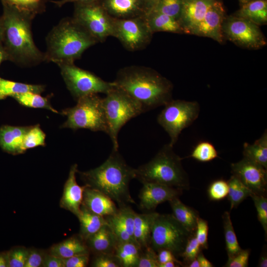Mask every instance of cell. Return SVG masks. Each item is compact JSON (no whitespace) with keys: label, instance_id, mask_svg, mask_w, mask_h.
<instances>
[{"label":"cell","instance_id":"f5cc1de1","mask_svg":"<svg viewBox=\"0 0 267 267\" xmlns=\"http://www.w3.org/2000/svg\"><path fill=\"white\" fill-rule=\"evenodd\" d=\"M42 266L44 267H63L62 259L51 254L45 255Z\"/></svg>","mask_w":267,"mask_h":267},{"label":"cell","instance_id":"44dd1931","mask_svg":"<svg viewBox=\"0 0 267 267\" xmlns=\"http://www.w3.org/2000/svg\"><path fill=\"white\" fill-rule=\"evenodd\" d=\"M31 126L3 125L0 128V146L5 152L13 155L25 152L23 142Z\"/></svg>","mask_w":267,"mask_h":267},{"label":"cell","instance_id":"681fc988","mask_svg":"<svg viewBox=\"0 0 267 267\" xmlns=\"http://www.w3.org/2000/svg\"><path fill=\"white\" fill-rule=\"evenodd\" d=\"M63 267H86L89 261V254H83L62 259Z\"/></svg>","mask_w":267,"mask_h":267},{"label":"cell","instance_id":"9c48e42d","mask_svg":"<svg viewBox=\"0 0 267 267\" xmlns=\"http://www.w3.org/2000/svg\"><path fill=\"white\" fill-rule=\"evenodd\" d=\"M164 106L157 122L169 135V144L174 146L182 131L197 119L200 105L197 101L172 99Z\"/></svg>","mask_w":267,"mask_h":267},{"label":"cell","instance_id":"d590c367","mask_svg":"<svg viewBox=\"0 0 267 267\" xmlns=\"http://www.w3.org/2000/svg\"><path fill=\"white\" fill-rule=\"evenodd\" d=\"M218 156L214 145L211 142L203 141L196 145L189 157L201 162L211 161Z\"/></svg>","mask_w":267,"mask_h":267},{"label":"cell","instance_id":"bcb514c9","mask_svg":"<svg viewBox=\"0 0 267 267\" xmlns=\"http://www.w3.org/2000/svg\"><path fill=\"white\" fill-rule=\"evenodd\" d=\"M94 267H121V265L114 254H97L92 261Z\"/></svg>","mask_w":267,"mask_h":267},{"label":"cell","instance_id":"30bf717a","mask_svg":"<svg viewBox=\"0 0 267 267\" xmlns=\"http://www.w3.org/2000/svg\"><path fill=\"white\" fill-rule=\"evenodd\" d=\"M58 66L68 89L76 100L89 94H106L115 86L114 82H106L94 74L76 66L74 63L62 64Z\"/></svg>","mask_w":267,"mask_h":267},{"label":"cell","instance_id":"60d3db41","mask_svg":"<svg viewBox=\"0 0 267 267\" xmlns=\"http://www.w3.org/2000/svg\"><path fill=\"white\" fill-rule=\"evenodd\" d=\"M201 249L202 248L194 233L188 239L183 252L179 256L183 260L182 262L183 267H186L190 262L195 259L202 251Z\"/></svg>","mask_w":267,"mask_h":267},{"label":"cell","instance_id":"7c38bea8","mask_svg":"<svg viewBox=\"0 0 267 267\" xmlns=\"http://www.w3.org/2000/svg\"><path fill=\"white\" fill-rule=\"evenodd\" d=\"M222 32L224 38L244 48L258 49L267 44L259 26L233 14L225 16L222 24Z\"/></svg>","mask_w":267,"mask_h":267},{"label":"cell","instance_id":"94428289","mask_svg":"<svg viewBox=\"0 0 267 267\" xmlns=\"http://www.w3.org/2000/svg\"><path fill=\"white\" fill-rule=\"evenodd\" d=\"M5 60H7V56L1 44H0V64L2 61Z\"/></svg>","mask_w":267,"mask_h":267},{"label":"cell","instance_id":"e0dca14e","mask_svg":"<svg viewBox=\"0 0 267 267\" xmlns=\"http://www.w3.org/2000/svg\"><path fill=\"white\" fill-rule=\"evenodd\" d=\"M214 1L182 0V8L178 21L184 34H193Z\"/></svg>","mask_w":267,"mask_h":267},{"label":"cell","instance_id":"6125c7cd","mask_svg":"<svg viewBox=\"0 0 267 267\" xmlns=\"http://www.w3.org/2000/svg\"><path fill=\"white\" fill-rule=\"evenodd\" d=\"M187 267H200L199 263L196 258L190 262L186 266Z\"/></svg>","mask_w":267,"mask_h":267},{"label":"cell","instance_id":"f907efd6","mask_svg":"<svg viewBox=\"0 0 267 267\" xmlns=\"http://www.w3.org/2000/svg\"><path fill=\"white\" fill-rule=\"evenodd\" d=\"M44 256L40 251L35 249L29 250L27 260L24 267L42 266Z\"/></svg>","mask_w":267,"mask_h":267},{"label":"cell","instance_id":"8d00e7d4","mask_svg":"<svg viewBox=\"0 0 267 267\" xmlns=\"http://www.w3.org/2000/svg\"><path fill=\"white\" fill-rule=\"evenodd\" d=\"M181 8L182 0H159L150 12L164 14L178 20Z\"/></svg>","mask_w":267,"mask_h":267},{"label":"cell","instance_id":"f35d334b","mask_svg":"<svg viewBox=\"0 0 267 267\" xmlns=\"http://www.w3.org/2000/svg\"><path fill=\"white\" fill-rule=\"evenodd\" d=\"M135 213L130 206L125 205L119 207L118 212L114 215L134 240V231Z\"/></svg>","mask_w":267,"mask_h":267},{"label":"cell","instance_id":"4fadbf2b","mask_svg":"<svg viewBox=\"0 0 267 267\" xmlns=\"http://www.w3.org/2000/svg\"><path fill=\"white\" fill-rule=\"evenodd\" d=\"M153 34L145 15L129 19H115L113 37L129 51L145 48L150 43Z\"/></svg>","mask_w":267,"mask_h":267},{"label":"cell","instance_id":"1f68e13d","mask_svg":"<svg viewBox=\"0 0 267 267\" xmlns=\"http://www.w3.org/2000/svg\"><path fill=\"white\" fill-rule=\"evenodd\" d=\"M228 185L227 198L230 202V210L236 208L253 193L237 177L232 175L227 181Z\"/></svg>","mask_w":267,"mask_h":267},{"label":"cell","instance_id":"03108f58","mask_svg":"<svg viewBox=\"0 0 267 267\" xmlns=\"http://www.w3.org/2000/svg\"></svg>","mask_w":267,"mask_h":267},{"label":"cell","instance_id":"91938a15","mask_svg":"<svg viewBox=\"0 0 267 267\" xmlns=\"http://www.w3.org/2000/svg\"><path fill=\"white\" fill-rule=\"evenodd\" d=\"M180 267L177 263L174 261H169L164 264H161L159 267Z\"/></svg>","mask_w":267,"mask_h":267},{"label":"cell","instance_id":"9a60e30c","mask_svg":"<svg viewBox=\"0 0 267 267\" xmlns=\"http://www.w3.org/2000/svg\"><path fill=\"white\" fill-rule=\"evenodd\" d=\"M225 16L222 2L214 0L192 35L210 38L222 44L224 39L222 24Z\"/></svg>","mask_w":267,"mask_h":267},{"label":"cell","instance_id":"484cf974","mask_svg":"<svg viewBox=\"0 0 267 267\" xmlns=\"http://www.w3.org/2000/svg\"><path fill=\"white\" fill-rule=\"evenodd\" d=\"M77 218L80 223L79 235L85 241L107 223L105 217L91 212L82 205Z\"/></svg>","mask_w":267,"mask_h":267},{"label":"cell","instance_id":"7402d4cb","mask_svg":"<svg viewBox=\"0 0 267 267\" xmlns=\"http://www.w3.org/2000/svg\"><path fill=\"white\" fill-rule=\"evenodd\" d=\"M89 251L97 254H114L118 240L108 223L86 240Z\"/></svg>","mask_w":267,"mask_h":267},{"label":"cell","instance_id":"f546056e","mask_svg":"<svg viewBox=\"0 0 267 267\" xmlns=\"http://www.w3.org/2000/svg\"><path fill=\"white\" fill-rule=\"evenodd\" d=\"M142 248L136 242L129 241L119 243L114 255L121 267H137Z\"/></svg>","mask_w":267,"mask_h":267},{"label":"cell","instance_id":"277c9868","mask_svg":"<svg viewBox=\"0 0 267 267\" xmlns=\"http://www.w3.org/2000/svg\"><path fill=\"white\" fill-rule=\"evenodd\" d=\"M98 42L73 17L62 19L46 38L45 61L58 65L74 63Z\"/></svg>","mask_w":267,"mask_h":267},{"label":"cell","instance_id":"cb8c5ba5","mask_svg":"<svg viewBox=\"0 0 267 267\" xmlns=\"http://www.w3.org/2000/svg\"><path fill=\"white\" fill-rule=\"evenodd\" d=\"M89 249L86 241L80 235L73 236L53 245L50 254L65 259L79 255L89 254Z\"/></svg>","mask_w":267,"mask_h":267},{"label":"cell","instance_id":"e575fe53","mask_svg":"<svg viewBox=\"0 0 267 267\" xmlns=\"http://www.w3.org/2000/svg\"><path fill=\"white\" fill-rule=\"evenodd\" d=\"M1 1L35 17L45 11L47 0H1Z\"/></svg>","mask_w":267,"mask_h":267},{"label":"cell","instance_id":"db71d44e","mask_svg":"<svg viewBox=\"0 0 267 267\" xmlns=\"http://www.w3.org/2000/svg\"><path fill=\"white\" fill-rule=\"evenodd\" d=\"M102 0H51V1L58 7H61L64 4L69 3H92V2H101Z\"/></svg>","mask_w":267,"mask_h":267},{"label":"cell","instance_id":"9f6ffc18","mask_svg":"<svg viewBox=\"0 0 267 267\" xmlns=\"http://www.w3.org/2000/svg\"><path fill=\"white\" fill-rule=\"evenodd\" d=\"M159 0H144L147 10L146 14L153 9Z\"/></svg>","mask_w":267,"mask_h":267},{"label":"cell","instance_id":"6da1fadb","mask_svg":"<svg viewBox=\"0 0 267 267\" xmlns=\"http://www.w3.org/2000/svg\"><path fill=\"white\" fill-rule=\"evenodd\" d=\"M3 24L1 45L7 60L21 67H31L45 61L44 53L37 47L32 33V15L1 2Z\"/></svg>","mask_w":267,"mask_h":267},{"label":"cell","instance_id":"ac0fdd59","mask_svg":"<svg viewBox=\"0 0 267 267\" xmlns=\"http://www.w3.org/2000/svg\"><path fill=\"white\" fill-rule=\"evenodd\" d=\"M78 172V165H73L70 168L61 198L60 205L77 217L79 215L83 202L84 190L87 187L79 185L76 181V174Z\"/></svg>","mask_w":267,"mask_h":267},{"label":"cell","instance_id":"52a82bcc","mask_svg":"<svg viewBox=\"0 0 267 267\" xmlns=\"http://www.w3.org/2000/svg\"><path fill=\"white\" fill-rule=\"evenodd\" d=\"M62 114L67 117L66 121L61 126L62 128L73 130L86 129L108 134L102 98L97 94L80 98L77 100L75 106L63 110Z\"/></svg>","mask_w":267,"mask_h":267},{"label":"cell","instance_id":"11a10c76","mask_svg":"<svg viewBox=\"0 0 267 267\" xmlns=\"http://www.w3.org/2000/svg\"><path fill=\"white\" fill-rule=\"evenodd\" d=\"M196 259L198 261L200 267H213V265L204 256L202 251L198 254Z\"/></svg>","mask_w":267,"mask_h":267},{"label":"cell","instance_id":"ab89813d","mask_svg":"<svg viewBox=\"0 0 267 267\" xmlns=\"http://www.w3.org/2000/svg\"><path fill=\"white\" fill-rule=\"evenodd\" d=\"M256 207L257 217L267 237V198L265 196L252 194L250 196Z\"/></svg>","mask_w":267,"mask_h":267},{"label":"cell","instance_id":"8992f818","mask_svg":"<svg viewBox=\"0 0 267 267\" xmlns=\"http://www.w3.org/2000/svg\"><path fill=\"white\" fill-rule=\"evenodd\" d=\"M105 94L102 100L108 134L113 143V150H118V136L120 130L129 120L144 112L136 100L116 85Z\"/></svg>","mask_w":267,"mask_h":267},{"label":"cell","instance_id":"d6986e66","mask_svg":"<svg viewBox=\"0 0 267 267\" xmlns=\"http://www.w3.org/2000/svg\"><path fill=\"white\" fill-rule=\"evenodd\" d=\"M101 4L114 18L129 19L146 15L144 0H102Z\"/></svg>","mask_w":267,"mask_h":267},{"label":"cell","instance_id":"b9f144b4","mask_svg":"<svg viewBox=\"0 0 267 267\" xmlns=\"http://www.w3.org/2000/svg\"><path fill=\"white\" fill-rule=\"evenodd\" d=\"M29 250L23 247L14 248L6 252L8 267H24Z\"/></svg>","mask_w":267,"mask_h":267},{"label":"cell","instance_id":"7a4b0ae2","mask_svg":"<svg viewBox=\"0 0 267 267\" xmlns=\"http://www.w3.org/2000/svg\"><path fill=\"white\" fill-rule=\"evenodd\" d=\"M114 82L136 100L144 112L164 106L172 99V83L149 67H124L118 72Z\"/></svg>","mask_w":267,"mask_h":267},{"label":"cell","instance_id":"74e56055","mask_svg":"<svg viewBox=\"0 0 267 267\" xmlns=\"http://www.w3.org/2000/svg\"><path fill=\"white\" fill-rule=\"evenodd\" d=\"M45 136V134L39 125L31 126L24 138L23 142L24 151L37 146H44Z\"/></svg>","mask_w":267,"mask_h":267},{"label":"cell","instance_id":"4316f807","mask_svg":"<svg viewBox=\"0 0 267 267\" xmlns=\"http://www.w3.org/2000/svg\"><path fill=\"white\" fill-rule=\"evenodd\" d=\"M145 18L153 34L157 32L184 34L178 20L169 16L151 11L147 13Z\"/></svg>","mask_w":267,"mask_h":267},{"label":"cell","instance_id":"ffe728a7","mask_svg":"<svg viewBox=\"0 0 267 267\" xmlns=\"http://www.w3.org/2000/svg\"><path fill=\"white\" fill-rule=\"evenodd\" d=\"M82 205L91 212L106 217L117 213L118 208L110 197L99 190L87 185Z\"/></svg>","mask_w":267,"mask_h":267},{"label":"cell","instance_id":"f1b7e54d","mask_svg":"<svg viewBox=\"0 0 267 267\" xmlns=\"http://www.w3.org/2000/svg\"><path fill=\"white\" fill-rule=\"evenodd\" d=\"M244 157L267 169V133L253 144L245 142L243 145Z\"/></svg>","mask_w":267,"mask_h":267},{"label":"cell","instance_id":"6f0895ef","mask_svg":"<svg viewBox=\"0 0 267 267\" xmlns=\"http://www.w3.org/2000/svg\"><path fill=\"white\" fill-rule=\"evenodd\" d=\"M258 267H267V253H262L261 255L258 263Z\"/></svg>","mask_w":267,"mask_h":267},{"label":"cell","instance_id":"be15d7a7","mask_svg":"<svg viewBox=\"0 0 267 267\" xmlns=\"http://www.w3.org/2000/svg\"><path fill=\"white\" fill-rule=\"evenodd\" d=\"M3 34V24L1 16H0V44L1 43Z\"/></svg>","mask_w":267,"mask_h":267},{"label":"cell","instance_id":"ba28073f","mask_svg":"<svg viewBox=\"0 0 267 267\" xmlns=\"http://www.w3.org/2000/svg\"><path fill=\"white\" fill-rule=\"evenodd\" d=\"M194 233L188 231L173 214H159L153 225L149 246L156 252L167 249L179 257Z\"/></svg>","mask_w":267,"mask_h":267},{"label":"cell","instance_id":"5b68a950","mask_svg":"<svg viewBox=\"0 0 267 267\" xmlns=\"http://www.w3.org/2000/svg\"><path fill=\"white\" fill-rule=\"evenodd\" d=\"M169 143L165 145L148 163L135 169V178L142 183H158L181 190L188 189L189 182L181 158Z\"/></svg>","mask_w":267,"mask_h":267},{"label":"cell","instance_id":"7dc6e473","mask_svg":"<svg viewBox=\"0 0 267 267\" xmlns=\"http://www.w3.org/2000/svg\"><path fill=\"white\" fill-rule=\"evenodd\" d=\"M209 226L208 222L203 219L198 218L195 235L202 249H208V233Z\"/></svg>","mask_w":267,"mask_h":267},{"label":"cell","instance_id":"3957f363","mask_svg":"<svg viewBox=\"0 0 267 267\" xmlns=\"http://www.w3.org/2000/svg\"><path fill=\"white\" fill-rule=\"evenodd\" d=\"M78 172L85 185L105 194L117 203L119 207L135 203L129 189L130 181L135 178V169L127 164L118 150H112L99 167Z\"/></svg>","mask_w":267,"mask_h":267},{"label":"cell","instance_id":"e7e4bbea","mask_svg":"<svg viewBox=\"0 0 267 267\" xmlns=\"http://www.w3.org/2000/svg\"><path fill=\"white\" fill-rule=\"evenodd\" d=\"M239 2V3L241 4V5H242L243 4H245L249 1H250L253 0H238Z\"/></svg>","mask_w":267,"mask_h":267},{"label":"cell","instance_id":"836d02e7","mask_svg":"<svg viewBox=\"0 0 267 267\" xmlns=\"http://www.w3.org/2000/svg\"><path fill=\"white\" fill-rule=\"evenodd\" d=\"M21 105L31 108H44L58 113V112L52 107L48 99L40 93L27 92L15 95L12 97Z\"/></svg>","mask_w":267,"mask_h":267},{"label":"cell","instance_id":"603a6c76","mask_svg":"<svg viewBox=\"0 0 267 267\" xmlns=\"http://www.w3.org/2000/svg\"><path fill=\"white\" fill-rule=\"evenodd\" d=\"M158 214L153 211L143 214L135 213L134 236L142 249L149 246L153 225Z\"/></svg>","mask_w":267,"mask_h":267},{"label":"cell","instance_id":"d6a6232c","mask_svg":"<svg viewBox=\"0 0 267 267\" xmlns=\"http://www.w3.org/2000/svg\"><path fill=\"white\" fill-rule=\"evenodd\" d=\"M228 260L232 258L242 249L240 247L228 212H225L222 216Z\"/></svg>","mask_w":267,"mask_h":267},{"label":"cell","instance_id":"8fae6325","mask_svg":"<svg viewBox=\"0 0 267 267\" xmlns=\"http://www.w3.org/2000/svg\"><path fill=\"white\" fill-rule=\"evenodd\" d=\"M73 18L98 43L113 37L115 18L107 12L101 2L74 3Z\"/></svg>","mask_w":267,"mask_h":267},{"label":"cell","instance_id":"83f0119b","mask_svg":"<svg viewBox=\"0 0 267 267\" xmlns=\"http://www.w3.org/2000/svg\"><path fill=\"white\" fill-rule=\"evenodd\" d=\"M168 202L175 218L188 231L194 233L199 218L198 212L183 204L178 197H175Z\"/></svg>","mask_w":267,"mask_h":267},{"label":"cell","instance_id":"d4e9b609","mask_svg":"<svg viewBox=\"0 0 267 267\" xmlns=\"http://www.w3.org/2000/svg\"><path fill=\"white\" fill-rule=\"evenodd\" d=\"M233 15L261 26L267 23V0H253L241 5Z\"/></svg>","mask_w":267,"mask_h":267},{"label":"cell","instance_id":"c3c4849f","mask_svg":"<svg viewBox=\"0 0 267 267\" xmlns=\"http://www.w3.org/2000/svg\"><path fill=\"white\" fill-rule=\"evenodd\" d=\"M250 254L249 249H242L232 258L227 261L224 266L226 267H247Z\"/></svg>","mask_w":267,"mask_h":267},{"label":"cell","instance_id":"4dcf8cb0","mask_svg":"<svg viewBox=\"0 0 267 267\" xmlns=\"http://www.w3.org/2000/svg\"><path fill=\"white\" fill-rule=\"evenodd\" d=\"M44 85L16 82L0 77V100L27 92L40 94L44 90Z\"/></svg>","mask_w":267,"mask_h":267},{"label":"cell","instance_id":"5bb4252c","mask_svg":"<svg viewBox=\"0 0 267 267\" xmlns=\"http://www.w3.org/2000/svg\"><path fill=\"white\" fill-rule=\"evenodd\" d=\"M231 168L232 175L237 177L253 194L266 196L267 169L244 157L231 164Z\"/></svg>","mask_w":267,"mask_h":267},{"label":"cell","instance_id":"680465c9","mask_svg":"<svg viewBox=\"0 0 267 267\" xmlns=\"http://www.w3.org/2000/svg\"><path fill=\"white\" fill-rule=\"evenodd\" d=\"M0 267H8L6 252L0 253Z\"/></svg>","mask_w":267,"mask_h":267},{"label":"cell","instance_id":"f6af8a7d","mask_svg":"<svg viewBox=\"0 0 267 267\" xmlns=\"http://www.w3.org/2000/svg\"><path fill=\"white\" fill-rule=\"evenodd\" d=\"M157 252L148 246L142 249L137 267H158Z\"/></svg>","mask_w":267,"mask_h":267},{"label":"cell","instance_id":"ee69618b","mask_svg":"<svg viewBox=\"0 0 267 267\" xmlns=\"http://www.w3.org/2000/svg\"><path fill=\"white\" fill-rule=\"evenodd\" d=\"M228 185L227 182L223 179H218L213 181L208 189V195L210 199L218 201L227 196Z\"/></svg>","mask_w":267,"mask_h":267},{"label":"cell","instance_id":"816d5d0a","mask_svg":"<svg viewBox=\"0 0 267 267\" xmlns=\"http://www.w3.org/2000/svg\"><path fill=\"white\" fill-rule=\"evenodd\" d=\"M159 266L169 261H174L179 266H183L182 262L177 259L174 254L170 250L162 249L157 252Z\"/></svg>","mask_w":267,"mask_h":267},{"label":"cell","instance_id":"2e32d148","mask_svg":"<svg viewBox=\"0 0 267 267\" xmlns=\"http://www.w3.org/2000/svg\"><path fill=\"white\" fill-rule=\"evenodd\" d=\"M138 195L139 207L147 211H153L160 204L178 197L182 190L154 182L143 183Z\"/></svg>","mask_w":267,"mask_h":267},{"label":"cell","instance_id":"7bdbcfd3","mask_svg":"<svg viewBox=\"0 0 267 267\" xmlns=\"http://www.w3.org/2000/svg\"><path fill=\"white\" fill-rule=\"evenodd\" d=\"M108 224L115 234L118 243L133 241L136 242L130 235L125 227L114 215L105 217Z\"/></svg>","mask_w":267,"mask_h":267}]
</instances>
